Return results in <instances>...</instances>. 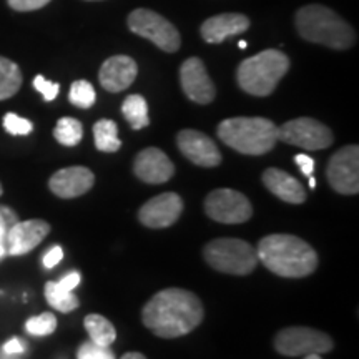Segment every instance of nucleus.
<instances>
[{"instance_id": "nucleus-1", "label": "nucleus", "mask_w": 359, "mask_h": 359, "mask_svg": "<svg viewBox=\"0 0 359 359\" xmlns=\"http://www.w3.org/2000/svg\"><path fill=\"white\" fill-rule=\"evenodd\" d=\"M205 308L191 291L168 288L154 294L142 311V321L155 336L163 339L180 338L201 325Z\"/></svg>"}, {"instance_id": "nucleus-2", "label": "nucleus", "mask_w": 359, "mask_h": 359, "mask_svg": "<svg viewBox=\"0 0 359 359\" xmlns=\"http://www.w3.org/2000/svg\"><path fill=\"white\" fill-rule=\"evenodd\" d=\"M258 262L281 278H304L318 268V253L313 246L294 235H268L257 246Z\"/></svg>"}, {"instance_id": "nucleus-3", "label": "nucleus", "mask_w": 359, "mask_h": 359, "mask_svg": "<svg viewBox=\"0 0 359 359\" xmlns=\"http://www.w3.org/2000/svg\"><path fill=\"white\" fill-rule=\"evenodd\" d=\"M296 29L304 40L334 50H346L356 43V32L346 20L325 6H306L296 12Z\"/></svg>"}, {"instance_id": "nucleus-4", "label": "nucleus", "mask_w": 359, "mask_h": 359, "mask_svg": "<svg viewBox=\"0 0 359 359\" xmlns=\"http://www.w3.org/2000/svg\"><path fill=\"white\" fill-rule=\"evenodd\" d=\"M218 137L224 145L243 155H264L275 148L278 127L262 116H236L218 125Z\"/></svg>"}, {"instance_id": "nucleus-5", "label": "nucleus", "mask_w": 359, "mask_h": 359, "mask_svg": "<svg viewBox=\"0 0 359 359\" xmlns=\"http://www.w3.org/2000/svg\"><path fill=\"white\" fill-rule=\"evenodd\" d=\"M290 58L280 50H263L238 67L236 80L241 90L255 97H268L288 74Z\"/></svg>"}, {"instance_id": "nucleus-6", "label": "nucleus", "mask_w": 359, "mask_h": 359, "mask_svg": "<svg viewBox=\"0 0 359 359\" xmlns=\"http://www.w3.org/2000/svg\"><path fill=\"white\" fill-rule=\"evenodd\" d=\"M203 258L213 269L235 276H246L257 269V248L238 238H217L206 243Z\"/></svg>"}, {"instance_id": "nucleus-7", "label": "nucleus", "mask_w": 359, "mask_h": 359, "mask_svg": "<svg viewBox=\"0 0 359 359\" xmlns=\"http://www.w3.org/2000/svg\"><path fill=\"white\" fill-rule=\"evenodd\" d=\"M334 348L330 334L306 326H290L275 336V349L283 356L298 358L308 354H326Z\"/></svg>"}, {"instance_id": "nucleus-8", "label": "nucleus", "mask_w": 359, "mask_h": 359, "mask_svg": "<svg viewBox=\"0 0 359 359\" xmlns=\"http://www.w3.org/2000/svg\"><path fill=\"white\" fill-rule=\"evenodd\" d=\"M128 27L133 34L154 42L163 52L173 53L182 45L177 27L160 13L148 8H137L130 13Z\"/></svg>"}, {"instance_id": "nucleus-9", "label": "nucleus", "mask_w": 359, "mask_h": 359, "mask_svg": "<svg viewBox=\"0 0 359 359\" xmlns=\"http://www.w3.org/2000/svg\"><path fill=\"white\" fill-rule=\"evenodd\" d=\"M205 213L213 222L240 224L246 223L253 217V206L243 193L231 190V188H218L206 196Z\"/></svg>"}, {"instance_id": "nucleus-10", "label": "nucleus", "mask_w": 359, "mask_h": 359, "mask_svg": "<svg viewBox=\"0 0 359 359\" xmlns=\"http://www.w3.org/2000/svg\"><path fill=\"white\" fill-rule=\"evenodd\" d=\"M278 140L304 150H325L333 145L334 135L325 123L303 116L278 127Z\"/></svg>"}, {"instance_id": "nucleus-11", "label": "nucleus", "mask_w": 359, "mask_h": 359, "mask_svg": "<svg viewBox=\"0 0 359 359\" xmlns=\"http://www.w3.org/2000/svg\"><path fill=\"white\" fill-rule=\"evenodd\" d=\"M326 177L331 188L341 195H358L359 191V147L348 145L330 158Z\"/></svg>"}, {"instance_id": "nucleus-12", "label": "nucleus", "mask_w": 359, "mask_h": 359, "mask_svg": "<svg viewBox=\"0 0 359 359\" xmlns=\"http://www.w3.org/2000/svg\"><path fill=\"white\" fill-rule=\"evenodd\" d=\"M180 83L185 95L200 105H208L217 97L213 80L210 79L205 64L198 57H191L183 62L180 69Z\"/></svg>"}, {"instance_id": "nucleus-13", "label": "nucleus", "mask_w": 359, "mask_h": 359, "mask_svg": "<svg viewBox=\"0 0 359 359\" xmlns=\"http://www.w3.org/2000/svg\"><path fill=\"white\" fill-rule=\"evenodd\" d=\"M183 212V200L173 191L161 193L155 198L148 200L138 212V219L148 228H168L178 222Z\"/></svg>"}, {"instance_id": "nucleus-14", "label": "nucleus", "mask_w": 359, "mask_h": 359, "mask_svg": "<svg viewBox=\"0 0 359 359\" xmlns=\"http://www.w3.org/2000/svg\"><path fill=\"white\" fill-rule=\"evenodd\" d=\"M177 145L185 158L198 167L215 168L222 163V154L217 143L198 130H182L177 135Z\"/></svg>"}, {"instance_id": "nucleus-15", "label": "nucleus", "mask_w": 359, "mask_h": 359, "mask_svg": "<svg viewBox=\"0 0 359 359\" xmlns=\"http://www.w3.org/2000/svg\"><path fill=\"white\" fill-rule=\"evenodd\" d=\"M50 233V224L43 219H27V222H17L8 228L6 241V253L11 257H22L29 251L42 243Z\"/></svg>"}, {"instance_id": "nucleus-16", "label": "nucleus", "mask_w": 359, "mask_h": 359, "mask_svg": "<svg viewBox=\"0 0 359 359\" xmlns=\"http://www.w3.org/2000/svg\"><path fill=\"white\" fill-rule=\"evenodd\" d=\"M95 185V175L87 167H69L55 172L48 180V188L58 198L70 200L82 196Z\"/></svg>"}, {"instance_id": "nucleus-17", "label": "nucleus", "mask_w": 359, "mask_h": 359, "mask_svg": "<svg viewBox=\"0 0 359 359\" xmlns=\"http://www.w3.org/2000/svg\"><path fill=\"white\" fill-rule=\"evenodd\" d=\"M133 173L142 182L150 183V185H160V183H167L168 180H172L175 165L160 148L148 147L135 156Z\"/></svg>"}, {"instance_id": "nucleus-18", "label": "nucleus", "mask_w": 359, "mask_h": 359, "mask_svg": "<svg viewBox=\"0 0 359 359\" xmlns=\"http://www.w3.org/2000/svg\"><path fill=\"white\" fill-rule=\"evenodd\" d=\"M137 74V62L132 57L115 55L103 62L100 72H98V80L107 92L118 93L127 90L135 82Z\"/></svg>"}, {"instance_id": "nucleus-19", "label": "nucleus", "mask_w": 359, "mask_h": 359, "mask_svg": "<svg viewBox=\"0 0 359 359\" xmlns=\"http://www.w3.org/2000/svg\"><path fill=\"white\" fill-rule=\"evenodd\" d=\"M250 29V19L243 13H219L205 20L201 37L208 43H222L233 35H240Z\"/></svg>"}, {"instance_id": "nucleus-20", "label": "nucleus", "mask_w": 359, "mask_h": 359, "mask_svg": "<svg viewBox=\"0 0 359 359\" xmlns=\"http://www.w3.org/2000/svg\"><path fill=\"white\" fill-rule=\"evenodd\" d=\"M262 180L263 185L266 187L273 195L285 201V203L302 205L308 198L302 183L280 168L264 170Z\"/></svg>"}, {"instance_id": "nucleus-21", "label": "nucleus", "mask_w": 359, "mask_h": 359, "mask_svg": "<svg viewBox=\"0 0 359 359\" xmlns=\"http://www.w3.org/2000/svg\"><path fill=\"white\" fill-rule=\"evenodd\" d=\"M83 326L90 336V341L100 346H111L116 339V330L114 323H110L102 314H88L83 320Z\"/></svg>"}, {"instance_id": "nucleus-22", "label": "nucleus", "mask_w": 359, "mask_h": 359, "mask_svg": "<svg viewBox=\"0 0 359 359\" xmlns=\"http://www.w3.org/2000/svg\"><path fill=\"white\" fill-rule=\"evenodd\" d=\"M93 138H95L97 150L105 151V154H115L122 147V142L118 138V128L114 120H98L93 125Z\"/></svg>"}, {"instance_id": "nucleus-23", "label": "nucleus", "mask_w": 359, "mask_h": 359, "mask_svg": "<svg viewBox=\"0 0 359 359\" xmlns=\"http://www.w3.org/2000/svg\"><path fill=\"white\" fill-rule=\"evenodd\" d=\"M22 87V72L15 62L0 57V100L15 95Z\"/></svg>"}, {"instance_id": "nucleus-24", "label": "nucleus", "mask_w": 359, "mask_h": 359, "mask_svg": "<svg viewBox=\"0 0 359 359\" xmlns=\"http://www.w3.org/2000/svg\"><path fill=\"white\" fill-rule=\"evenodd\" d=\"M122 114L133 130L147 128L150 125L147 100L142 95H130L125 98L122 105Z\"/></svg>"}, {"instance_id": "nucleus-25", "label": "nucleus", "mask_w": 359, "mask_h": 359, "mask_svg": "<svg viewBox=\"0 0 359 359\" xmlns=\"http://www.w3.org/2000/svg\"><path fill=\"white\" fill-rule=\"evenodd\" d=\"M45 298L53 309L60 313L75 311L80 306L79 298L74 291H65L57 285V281H47L45 285Z\"/></svg>"}, {"instance_id": "nucleus-26", "label": "nucleus", "mask_w": 359, "mask_h": 359, "mask_svg": "<svg viewBox=\"0 0 359 359\" xmlns=\"http://www.w3.org/2000/svg\"><path fill=\"white\" fill-rule=\"evenodd\" d=\"M55 140L64 147H75L82 142L83 138V127L77 118L72 116H64L57 122V127L53 130Z\"/></svg>"}, {"instance_id": "nucleus-27", "label": "nucleus", "mask_w": 359, "mask_h": 359, "mask_svg": "<svg viewBox=\"0 0 359 359\" xmlns=\"http://www.w3.org/2000/svg\"><path fill=\"white\" fill-rule=\"evenodd\" d=\"M69 100L72 105L79 107V109H90L97 100L95 88L87 80H77V82L72 83Z\"/></svg>"}, {"instance_id": "nucleus-28", "label": "nucleus", "mask_w": 359, "mask_h": 359, "mask_svg": "<svg viewBox=\"0 0 359 359\" xmlns=\"http://www.w3.org/2000/svg\"><path fill=\"white\" fill-rule=\"evenodd\" d=\"M27 333L32 336H48L57 330V318L52 313H42L25 323Z\"/></svg>"}, {"instance_id": "nucleus-29", "label": "nucleus", "mask_w": 359, "mask_h": 359, "mask_svg": "<svg viewBox=\"0 0 359 359\" xmlns=\"http://www.w3.org/2000/svg\"><path fill=\"white\" fill-rule=\"evenodd\" d=\"M77 359H115V354L110 346H100L93 341H87L79 348Z\"/></svg>"}, {"instance_id": "nucleus-30", "label": "nucleus", "mask_w": 359, "mask_h": 359, "mask_svg": "<svg viewBox=\"0 0 359 359\" xmlns=\"http://www.w3.org/2000/svg\"><path fill=\"white\" fill-rule=\"evenodd\" d=\"M4 128L11 135H29L34 130V125L30 120L22 118L15 114H7L4 116Z\"/></svg>"}, {"instance_id": "nucleus-31", "label": "nucleus", "mask_w": 359, "mask_h": 359, "mask_svg": "<svg viewBox=\"0 0 359 359\" xmlns=\"http://www.w3.org/2000/svg\"><path fill=\"white\" fill-rule=\"evenodd\" d=\"M34 87L37 92L42 93L43 98L47 102L55 100L58 92H60V85L55 82H50V80H47V79H43L42 75H37V77L34 79Z\"/></svg>"}, {"instance_id": "nucleus-32", "label": "nucleus", "mask_w": 359, "mask_h": 359, "mask_svg": "<svg viewBox=\"0 0 359 359\" xmlns=\"http://www.w3.org/2000/svg\"><path fill=\"white\" fill-rule=\"evenodd\" d=\"M8 6L17 12H30V11H39L47 6L50 0H7Z\"/></svg>"}, {"instance_id": "nucleus-33", "label": "nucleus", "mask_w": 359, "mask_h": 359, "mask_svg": "<svg viewBox=\"0 0 359 359\" xmlns=\"http://www.w3.org/2000/svg\"><path fill=\"white\" fill-rule=\"evenodd\" d=\"M62 258H64V250H62V246H53V248H50L43 255V266L47 269L57 266V264L62 262Z\"/></svg>"}, {"instance_id": "nucleus-34", "label": "nucleus", "mask_w": 359, "mask_h": 359, "mask_svg": "<svg viewBox=\"0 0 359 359\" xmlns=\"http://www.w3.org/2000/svg\"><path fill=\"white\" fill-rule=\"evenodd\" d=\"M80 280H82L80 273L72 271V273H69V275H65L64 278H62L60 281H57V285L65 291H74L80 285Z\"/></svg>"}, {"instance_id": "nucleus-35", "label": "nucleus", "mask_w": 359, "mask_h": 359, "mask_svg": "<svg viewBox=\"0 0 359 359\" xmlns=\"http://www.w3.org/2000/svg\"><path fill=\"white\" fill-rule=\"evenodd\" d=\"M294 161H296V165L299 167V170L303 172L304 177H311V175L314 173V160L311 158V156L299 154L294 156Z\"/></svg>"}, {"instance_id": "nucleus-36", "label": "nucleus", "mask_w": 359, "mask_h": 359, "mask_svg": "<svg viewBox=\"0 0 359 359\" xmlns=\"http://www.w3.org/2000/svg\"><path fill=\"white\" fill-rule=\"evenodd\" d=\"M4 353L8 354V356H13V354H22L24 353V343L19 338H12L4 344Z\"/></svg>"}, {"instance_id": "nucleus-37", "label": "nucleus", "mask_w": 359, "mask_h": 359, "mask_svg": "<svg viewBox=\"0 0 359 359\" xmlns=\"http://www.w3.org/2000/svg\"><path fill=\"white\" fill-rule=\"evenodd\" d=\"M0 212H2V217H4V219H6L8 228L13 226V224L19 222V217H17V213L13 212L12 208H8V206H0Z\"/></svg>"}, {"instance_id": "nucleus-38", "label": "nucleus", "mask_w": 359, "mask_h": 359, "mask_svg": "<svg viewBox=\"0 0 359 359\" xmlns=\"http://www.w3.org/2000/svg\"><path fill=\"white\" fill-rule=\"evenodd\" d=\"M7 231H8V226H7L6 219H4V217H2V212H0V243H4V241H6Z\"/></svg>"}, {"instance_id": "nucleus-39", "label": "nucleus", "mask_w": 359, "mask_h": 359, "mask_svg": "<svg viewBox=\"0 0 359 359\" xmlns=\"http://www.w3.org/2000/svg\"><path fill=\"white\" fill-rule=\"evenodd\" d=\"M122 359H147V356H145V354H142V353L132 351V353H127V354H123Z\"/></svg>"}, {"instance_id": "nucleus-40", "label": "nucleus", "mask_w": 359, "mask_h": 359, "mask_svg": "<svg viewBox=\"0 0 359 359\" xmlns=\"http://www.w3.org/2000/svg\"><path fill=\"white\" fill-rule=\"evenodd\" d=\"M304 359H321V354H308V356H304Z\"/></svg>"}, {"instance_id": "nucleus-41", "label": "nucleus", "mask_w": 359, "mask_h": 359, "mask_svg": "<svg viewBox=\"0 0 359 359\" xmlns=\"http://www.w3.org/2000/svg\"><path fill=\"white\" fill-rule=\"evenodd\" d=\"M4 255H6V245L0 243V258H2Z\"/></svg>"}, {"instance_id": "nucleus-42", "label": "nucleus", "mask_w": 359, "mask_h": 359, "mask_svg": "<svg viewBox=\"0 0 359 359\" xmlns=\"http://www.w3.org/2000/svg\"><path fill=\"white\" fill-rule=\"evenodd\" d=\"M238 47H240V48H246V47H248V43H246L245 40H241V42H238Z\"/></svg>"}, {"instance_id": "nucleus-43", "label": "nucleus", "mask_w": 359, "mask_h": 359, "mask_svg": "<svg viewBox=\"0 0 359 359\" xmlns=\"http://www.w3.org/2000/svg\"><path fill=\"white\" fill-rule=\"evenodd\" d=\"M309 187H311V188L316 187V180H314V178H309Z\"/></svg>"}, {"instance_id": "nucleus-44", "label": "nucleus", "mask_w": 359, "mask_h": 359, "mask_svg": "<svg viewBox=\"0 0 359 359\" xmlns=\"http://www.w3.org/2000/svg\"><path fill=\"white\" fill-rule=\"evenodd\" d=\"M2 193H4V188H2V183H0V196H2Z\"/></svg>"}]
</instances>
